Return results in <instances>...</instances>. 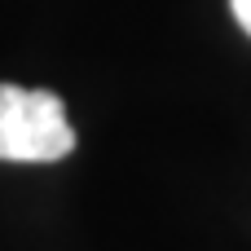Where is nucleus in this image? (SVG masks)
I'll use <instances>...</instances> for the list:
<instances>
[{
  "instance_id": "1",
  "label": "nucleus",
  "mask_w": 251,
  "mask_h": 251,
  "mask_svg": "<svg viewBox=\"0 0 251 251\" xmlns=\"http://www.w3.org/2000/svg\"><path fill=\"white\" fill-rule=\"evenodd\" d=\"M71 150H75V128L57 93L0 84V159L4 163H57Z\"/></svg>"
},
{
  "instance_id": "2",
  "label": "nucleus",
  "mask_w": 251,
  "mask_h": 251,
  "mask_svg": "<svg viewBox=\"0 0 251 251\" xmlns=\"http://www.w3.org/2000/svg\"><path fill=\"white\" fill-rule=\"evenodd\" d=\"M234 18L243 22V31L251 35V0H234Z\"/></svg>"
}]
</instances>
